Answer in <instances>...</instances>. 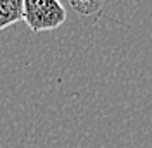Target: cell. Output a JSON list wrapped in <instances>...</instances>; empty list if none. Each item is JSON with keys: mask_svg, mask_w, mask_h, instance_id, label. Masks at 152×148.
<instances>
[{"mask_svg": "<svg viewBox=\"0 0 152 148\" xmlns=\"http://www.w3.org/2000/svg\"><path fill=\"white\" fill-rule=\"evenodd\" d=\"M24 0H0V31L23 21Z\"/></svg>", "mask_w": 152, "mask_h": 148, "instance_id": "2", "label": "cell"}, {"mask_svg": "<svg viewBox=\"0 0 152 148\" xmlns=\"http://www.w3.org/2000/svg\"><path fill=\"white\" fill-rule=\"evenodd\" d=\"M66 9L61 0H24L23 21L35 33L54 31L66 22Z\"/></svg>", "mask_w": 152, "mask_h": 148, "instance_id": "1", "label": "cell"}, {"mask_svg": "<svg viewBox=\"0 0 152 148\" xmlns=\"http://www.w3.org/2000/svg\"><path fill=\"white\" fill-rule=\"evenodd\" d=\"M102 4L104 0H71V7L83 16H92L95 12H99Z\"/></svg>", "mask_w": 152, "mask_h": 148, "instance_id": "3", "label": "cell"}]
</instances>
